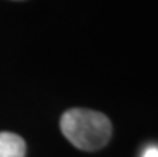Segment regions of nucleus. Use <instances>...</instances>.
<instances>
[{
	"label": "nucleus",
	"mask_w": 158,
	"mask_h": 157,
	"mask_svg": "<svg viewBox=\"0 0 158 157\" xmlns=\"http://www.w3.org/2000/svg\"><path fill=\"white\" fill-rule=\"evenodd\" d=\"M61 132L81 151H98L112 136V124L102 112L83 107L69 109L61 117Z\"/></svg>",
	"instance_id": "obj_1"
},
{
	"label": "nucleus",
	"mask_w": 158,
	"mask_h": 157,
	"mask_svg": "<svg viewBox=\"0 0 158 157\" xmlns=\"http://www.w3.org/2000/svg\"><path fill=\"white\" fill-rule=\"evenodd\" d=\"M26 143L21 136L10 132H0V157H24Z\"/></svg>",
	"instance_id": "obj_2"
},
{
	"label": "nucleus",
	"mask_w": 158,
	"mask_h": 157,
	"mask_svg": "<svg viewBox=\"0 0 158 157\" xmlns=\"http://www.w3.org/2000/svg\"><path fill=\"white\" fill-rule=\"evenodd\" d=\"M142 157H158V147H155V146L147 147L142 154Z\"/></svg>",
	"instance_id": "obj_3"
}]
</instances>
